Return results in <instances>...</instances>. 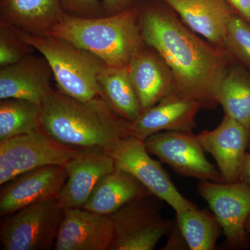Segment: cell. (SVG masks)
Masks as SVG:
<instances>
[{
	"label": "cell",
	"mask_w": 250,
	"mask_h": 250,
	"mask_svg": "<svg viewBox=\"0 0 250 250\" xmlns=\"http://www.w3.org/2000/svg\"><path fill=\"white\" fill-rule=\"evenodd\" d=\"M139 19L143 42L173 73V91L198 102L202 108L216 107L220 85L235 62L228 51L204 41L158 0L139 4Z\"/></svg>",
	"instance_id": "6da1fadb"
},
{
	"label": "cell",
	"mask_w": 250,
	"mask_h": 250,
	"mask_svg": "<svg viewBox=\"0 0 250 250\" xmlns=\"http://www.w3.org/2000/svg\"><path fill=\"white\" fill-rule=\"evenodd\" d=\"M41 123L59 142L77 148L110 150L130 133V123L116 114L101 97L83 101L54 90L42 105Z\"/></svg>",
	"instance_id": "7a4b0ae2"
},
{
	"label": "cell",
	"mask_w": 250,
	"mask_h": 250,
	"mask_svg": "<svg viewBox=\"0 0 250 250\" xmlns=\"http://www.w3.org/2000/svg\"><path fill=\"white\" fill-rule=\"evenodd\" d=\"M47 35L62 38L95 54L106 66H126L143 42L139 4H133L118 14L101 17L65 14Z\"/></svg>",
	"instance_id": "3957f363"
},
{
	"label": "cell",
	"mask_w": 250,
	"mask_h": 250,
	"mask_svg": "<svg viewBox=\"0 0 250 250\" xmlns=\"http://www.w3.org/2000/svg\"><path fill=\"white\" fill-rule=\"evenodd\" d=\"M18 31L47 61L59 91L83 101L100 96L98 78L106 67L102 59L62 38Z\"/></svg>",
	"instance_id": "277c9868"
},
{
	"label": "cell",
	"mask_w": 250,
	"mask_h": 250,
	"mask_svg": "<svg viewBox=\"0 0 250 250\" xmlns=\"http://www.w3.org/2000/svg\"><path fill=\"white\" fill-rule=\"evenodd\" d=\"M65 210L58 198L31 204L8 215L1 224L4 250H49L54 248Z\"/></svg>",
	"instance_id": "5b68a950"
},
{
	"label": "cell",
	"mask_w": 250,
	"mask_h": 250,
	"mask_svg": "<svg viewBox=\"0 0 250 250\" xmlns=\"http://www.w3.org/2000/svg\"><path fill=\"white\" fill-rule=\"evenodd\" d=\"M161 199L154 195L135 200L110 215L114 229L111 250H152L171 233L173 221L161 214Z\"/></svg>",
	"instance_id": "8992f818"
},
{
	"label": "cell",
	"mask_w": 250,
	"mask_h": 250,
	"mask_svg": "<svg viewBox=\"0 0 250 250\" xmlns=\"http://www.w3.org/2000/svg\"><path fill=\"white\" fill-rule=\"evenodd\" d=\"M106 152L113 158L117 167L132 174L152 195L170 205L174 211L195 207L179 192L160 163L149 156L144 141L128 136Z\"/></svg>",
	"instance_id": "52a82bcc"
},
{
	"label": "cell",
	"mask_w": 250,
	"mask_h": 250,
	"mask_svg": "<svg viewBox=\"0 0 250 250\" xmlns=\"http://www.w3.org/2000/svg\"><path fill=\"white\" fill-rule=\"evenodd\" d=\"M197 192L218 219L229 248H249L250 237L246 223L250 212V185L241 181L233 183L200 181Z\"/></svg>",
	"instance_id": "ba28073f"
},
{
	"label": "cell",
	"mask_w": 250,
	"mask_h": 250,
	"mask_svg": "<svg viewBox=\"0 0 250 250\" xmlns=\"http://www.w3.org/2000/svg\"><path fill=\"white\" fill-rule=\"evenodd\" d=\"M144 143L149 153L180 176L223 182L220 172L207 159L197 135L192 131H161L151 135Z\"/></svg>",
	"instance_id": "9c48e42d"
},
{
	"label": "cell",
	"mask_w": 250,
	"mask_h": 250,
	"mask_svg": "<svg viewBox=\"0 0 250 250\" xmlns=\"http://www.w3.org/2000/svg\"><path fill=\"white\" fill-rule=\"evenodd\" d=\"M67 178L63 166H47L19 174L0 190V215L13 214L27 206L58 198Z\"/></svg>",
	"instance_id": "30bf717a"
},
{
	"label": "cell",
	"mask_w": 250,
	"mask_h": 250,
	"mask_svg": "<svg viewBox=\"0 0 250 250\" xmlns=\"http://www.w3.org/2000/svg\"><path fill=\"white\" fill-rule=\"evenodd\" d=\"M63 166L67 178L58 200L65 210L82 208L99 181L116 167L111 155L99 148L80 149Z\"/></svg>",
	"instance_id": "8fae6325"
},
{
	"label": "cell",
	"mask_w": 250,
	"mask_h": 250,
	"mask_svg": "<svg viewBox=\"0 0 250 250\" xmlns=\"http://www.w3.org/2000/svg\"><path fill=\"white\" fill-rule=\"evenodd\" d=\"M197 137L205 152L214 158L223 182H239L250 130L225 114L215 129L204 130Z\"/></svg>",
	"instance_id": "7c38bea8"
},
{
	"label": "cell",
	"mask_w": 250,
	"mask_h": 250,
	"mask_svg": "<svg viewBox=\"0 0 250 250\" xmlns=\"http://www.w3.org/2000/svg\"><path fill=\"white\" fill-rule=\"evenodd\" d=\"M114 229L110 215L82 208L65 210L54 250H111Z\"/></svg>",
	"instance_id": "4fadbf2b"
},
{
	"label": "cell",
	"mask_w": 250,
	"mask_h": 250,
	"mask_svg": "<svg viewBox=\"0 0 250 250\" xmlns=\"http://www.w3.org/2000/svg\"><path fill=\"white\" fill-rule=\"evenodd\" d=\"M52 77L45 57L29 54L21 62L1 67L0 100L17 99L42 105L54 91Z\"/></svg>",
	"instance_id": "5bb4252c"
},
{
	"label": "cell",
	"mask_w": 250,
	"mask_h": 250,
	"mask_svg": "<svg viewBox=\"0 0 250 250\" xmlns=\"http://www.w3.org/2000/svg\"><path fill=\"white\" fill-rule=\"evenodd\" d=\"M142 112L159 103L175 88L170 67L155 49L144 42L127 65Z\"/></svg>",
	"instance_id": "9a60e30c"
},
{
	"label": "cell",
	"mask_w": 250,
	"mask_h": 250,
	"mask_svg": "<svg viewBox=\"0 0 250 250\" xmlns=\"http://www.w3.org/2000/svg\"><path fill=\"white\" fill-rule=\"evenodd\" d=\"M80 150L59 142L42 128L0 142V151L13 163L20 174L47 166H64Z\"/></svg>",
	"instance_id": "2e32d148"
},
{
	"label": "cell",
	"mask_w": 250,
	"mask_h": 250,
	"mask_svg": "<svg viewBox=\"0 0 250 250\" xmlns=\"http://www.w3.org/2000/svg\"><path fill=\"white\" fill-rule=\"evenodd\" d=\"M200 109L202 107L198 102L172 91L130 123L131 136L145 141L161 131H192Z\"/></svg>",
	"instance_id": "e0dca14e"
},
{
	"label": "cell",
	"mask_w": 250,
	"mask_h": 250,
	"mask_svg": "<svg viewBox=\"0 0 250 250\" xmlns=\"http://www.w3.org/2000/svg\"><path fill=\"white\" fill-rule=\"evenodd\" d=\"M168 6L189 29L225 49L229 22L235 13L227 0H158Z\"/></svg>",
	"instance_id": "ac0fdd59"
},
{
	"label": "cell",
	"mask_w": 250,
	"mask_h": 250,
	"mask_svg": "<svg viewBox=\"0 0 250 250\" xmlns=\"http://www.w3.org/2000/svg\"><path fill=\"white\" fill-rule=\"evenodd\" d=\"M65 14L62 0H0V23L31 35H47Z\"/></svg>",
	"instance_id": "d6986e66"
},
{
	"label": "cell",
	"mask_w": 250,
	"mask_h": 250,
	"mask_svg": "<svg viewBox=\"0 0 250 250\" xmlns=\"http://www.w3.org/2000/svg\"><path fill=\"white\" fill-rule=\"evenodd\" d=\"M152 195L136 177L116 167L99 181L82 208L111 215L129 202Z\"/></svg>",
	"instance_id": "ffe728a7"
},
{
	"label": "cell",
	"mask_w": 250,
	"mask_h": 250,
	"mask_svg": "<svg viewBox=\"0 0 250 250\" xmlns=\"http://www.w3.org/2000/svg\"><path fill=\"white\" fill-rule=\"evenodd\" d=\"M98 82L100 96L118 116L132 123L141 116L142 108L127 65L105 67L99 75Z\"/></svg>",
	"instance_id": "44dd1931"
},
{
	"label": "cell",
	"mask_w": 250,
	"mask_h": 250,
	"mask_svg": "<svg viewBox=\"0 0 250 250\" xmlns=\"http://www.w3.org/2000/svg\"><path fill=\"white\" fill-rule=\"evenodd\" d=\"M175 213L176 225L189 250L215 249L223 229L213 213L195 206Z\"/></svg>",
	"instance_id": "7402d4cb"
},
{
	"label": "cell",
	"mask_w": 250,
	"mask_h": 250,
	"mask_svg": "<svg viewBox=\"0 0 250 250\" xmlns=\"http://www.w3.org/2000/svg\"><path fill=\"white\" fill-rule=\"evenodd\" d=\"M219 104L225 114L250 130V74L234 62L224 77Z\"/></svg>",
	"instance_id": "603a6c76"
},
{
	"label": "cell",
	"mask_w": 250,
	"mask_h": 250,
	"mask_svg": "<svg viewBox=\"0 0 250 250\" xmlns=\"http://www.w3.org/2000/svg\"><path fill=\"white\" fill-rule=\"evenodd\" d=\"M42 105L17 99L0 102V142L42 129Z\"/></svg>",
	"instance_id": "cb8c5ba5"
},
{
	"label": "cell",
	"mask_w": 250,
	"mask_h": 250,
	"mask_svg": "<svg viewBox=\"0 0 250 250\" xmlns=\"http://www.w3.org/2000/svg\"><path fill=\"white\" fill-rule=\"evenodd\" d=\"M225 49L250 74V24L235 14L228 26Z\"/></svg>",
	"instance_id": "d4e9b609"
},
{
	"label": "cell",
	"mask_w": 250,
	"mask_h": 250,
	"mask_svg": "<svg viewBox=\"0 0 250 250\" xmlns=\"http://www.w3.org/2000/svg\"><path fill=\"white\" fill-rule=\"evenodd\" d=\"M34 47L21 39L18 29L0 23V66L13 65L32 54Z\"/></svg>",
	"instance_id": "484cf974"
},
{
	"label": "cell",
	"mask_w": 250,
	"mask_h": 250,
	"mask_svg": "<svg viewBox=\"0 0 250 250\" xmlns=\"http://www.w3.org/2000/svg\"><path fill=\"white\" fill-rule=\"evenodd\" d=\"M66 14L82 18L105 16L101 0H62Z\"/></svg>",
	"instance_id": "4316f807"
},
{
	"label": "cell",
	"mask_w": 250,
	"mask_h": 250,
	"mask_svg": "<svg viewBox=\"0 0 250 250\" xmlns=\"http://www.w3.org/2000/svg\"><path fill=\"white\" fill-rule=\"evenodd\" d=\"M19 174V172L8 156L0 151V185H4L13 180Z\"/></svg>",
	"instance_id": "83f0119b"
},
{
	"label": "cell",
	"mask_w": 250,
	"mask_h": 250,
	"mask_svg": "<svg viewBox=\"0 0 250 250\" xmlns=\"http://www.w3.org/2000/svg\"><path fill=\"white\" fill-rule=\"evenodd\" d=\"M105 16L118 14L129 7L134 0H101Z\"/></svg>",
	"instance_id": "f1b7e54d"
},
{
	"label": "cell",
	"mask_w": 250,
	"mask_h": 250,
	"mask_svg": "<svg viewBox=\"0 0 250 250\" xmlns=\"http://www.w3.org/2000/svg\"><path fill=\"white\" fill-rule=\"evenodd\" d=\"M235 14L250 24V0H227Z\"/></svg>",
	"instance_id": "f546056e"
},
{
	"label": "cell",
	"mask_w": 250,
	"mask_h": 250,
	"mask_svg": "<svg viewBox=\"0 0 250 250\" xmlns=\"http://www.w3.org/2000/svg\"><path fill=\"white\" fill-rule=\"evenodd\" d=\"M240 181L250 185V152H246L245 154Z\"/></svg>",
	"instance_id": "4dcf8cb0"
},
{
	"label": "cell",
	"mask_w": 250,
	"mask_h": 250,
	"mask_svg": "<svg viewBox=\"0 0 250 250\" xmlns=\"http://www.w3.org/2000/svg\"><path fill=\"white\" fill-rule=\"evenodd\" d=\"M246 229L247 232H248V235L250 237V212L249 215H248V218L246 220Z\"/></svg>",
	"instance_id": "1f68e13d"
},
{
	"label": "cell",
	"mask_w": 250,
	"mask_h": 250,
	"mask_svg": "<svg viewBox=\"0 0 250 250\" xmlns=\"http://www.w3.org/2000/svg\"><path fill=\"white\" fill-rule=\"evenodd\" d=\"M248 152H250V142L249 143V146H248Z\"/></svg>",
	"instance_id": "d6a6232c"
}]
</instances>
